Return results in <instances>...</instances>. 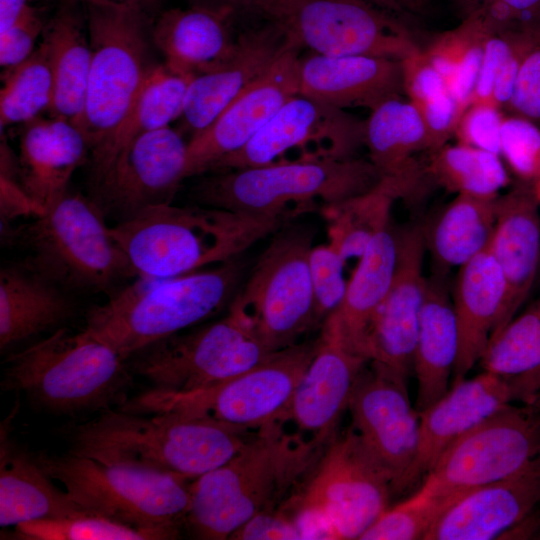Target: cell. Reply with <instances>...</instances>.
Returning a JSON list of instances; mask_svg holds the SVG:
<instances>
[{
  "instance_id": "60",
  "label": "cell",
  "mask_w": 540,
  "mask_h": 540,
  "mask_svg": "<svg viewBox=\"0 0 540 540\" xmlns=\"http://www.w3.org/2000/svg\"><path fill=\"white\" fill-rule=\"evenodd\" d=\"M32 0H0V31L11 24L20 11Z\"/></svg>"
},
{
  "instance_id": "31",
  "label": "cell",
  "mask_w": 540,
  "mask_h": 540,
  "mask_svg": "<svg viewBox=\"0 0 540 540\" xmlns=\"http://www.w3.org/2000/svg\"><path fill=\"white\" fill-rule=\"evenodd\" d=\"M89 513L55 485L32 456L16 447L1 429L0 526Z\"/></svg>"
},
{
  "instance_id": "42",
  "label": "cell",
  "mask_w": 540,
  "mask_h": 540,
  "mask_svg": "<svg viewBox=\"0 0 540 540\" xmlns=\"http://www.w3.org/2000/svg\"><path fill=\"white\" fill-rule=\"evenodd\" d=\"M539 42L538 34L490 29L471 102L490 101L505 111L522 61Z\"/></svg>"
},
{
  "instance_id": "30",
  "label": "cell",
  "mask_w": 540,
  "mask_h": 540,
  "mask_svg": "<svg viewBox=\"0 0 540 540\" xmlns=\"http://www.w3.org/2000/svg\"><path fill=\"white\" fill-rule=\"evenodd\" d=\"M444 276L434 273L427 279L413 360L418 412L448 391L458 356L457 322Z\"/></svg>"
},
{
  "instance_id": "34",
  "label": "cell",
  "mask_w": 540,
  "mask_h": 540,
  "mask_svg": "<svg viewBox=\"0 0 540 540\" xmlns=\"http://www.w3.org/2000/svg\"><path fill=\"white\" fill-rule=\"evenodd\" d=\"M193 77L177 72L165 63L153 68L119 126L104 142L91 150L94 185L133 140L168 127L181 117L186 92Z\"/></svg>"
},
{
  "instance_id": "45",
  "label": "cell",
  "mask_w": 540,
  "mask_h": 540,
  "mask_svg": "<svg viewBox=\"0 0 540 540\" xmlns=\"http://www.w3.org/2000/svg\"><path fill=\"white\" fill-rule=\"evenodd\" d=\"M14 535L25 540L173 539L165 532L136 528L92 513L24 522L15 526Z\"/></svg>"
},
{
  "instance_id": "53",
  "label": "cell",
  "mask_w": 540,
  "mask_h": 540,
  "mask_svg": "<svg viewBox=\"0 0 540 540\" xmlns=\"http://www.w3.org/2000/svg\"><path fill=\"white\" fill-rule=\"evenodd\" d=\"M415 106L427 133L428 151L437 149L454 138L463 108L448 90Z\"/></svg>"
},
{
  "instance_id": "58",
  "label": "cell",
  "mask_w": 540,
  "mask_h": 540,
  "mask_svg": "<svg viewBox=\"0 0 540 540\" xmlns=\"http://www.w3.org/2000/svg\"><path fill=\"white\" fill-rule=\"evenodd\" d=\"M409 22L423 16L429 9L431 0H366Z\"/></svg>"
},
{
  "instance_id": "49",
  "label": "cell",
  "mask_w": 540,
  "mask_h": 540,
  "mask_svg": "<svg viewBox=\"0 0 540 540\" xmlns=\"http://www.w3.org/2000/svg\"><path fill=\"white\" fill-rule=\"evenodd\" d=\"M505 111L490 101L471 102L462 112L456 142L500 156V136Z\"/></svg>"
},
{
  "instance_id": "7",
  "label": "cell",
  "mask_w": 540,
  "mask_h": 540,
  "mask_svg": "<svg viewBox=\"0 0 540 540\" xmlns=\"http://www.w3.org/2000/svg\"><path fill=\"white\" fill-rule=\"evenodd\" d=\"M392 482L351 429L332 439L281 505L302 539H359L389 507Z\"/></svg>"
},
{
  "instance_id": "47",
  "label": "cell",
  "mask_w": 540,
  "mask_h": 540,
  "mask_svg": "<svg viewBox=\"0 0 540 540\" xmlns=\"http://www.w3.org/2000/svg\"><path fill=\"white\" fill-rule=\"evenodd\" d=\"M345 261L330 243L313 246L309 256L317 326L340 306L347 288Z\"/></svg>"
},
{
  "instance_id": "20",
  "label": "cell",
  "mask_w": 540,
  "mask_h": 540,
  "mask_svg": "<svg viewBox=\"0 0 540 540\" xmlns=\"http://www.w3.org/2000/svg\"><path fill=\"white\" fill-rule=\"evenodd\" d=\"M348 409L353 430L389 474L393 492L409 487L419 441L420 415L411 405L407 388L372 370L363 371Z\"/></svg>"
},
{
  "instance_id": "56",
  "label": "cell",
  "mask_w": 540,
  "mask_h": 540,
  "mask_svg": "<svg viewBox=\"0 0 540 540\" xmlns=\"http://www.w3.org/2000/svg\"><path fill=\"white\" fill-rule=\"evenodd\" d=\"M278 0H190L191 4L234 11L238 16L267 17Z\"/></svg>"
},
{
  "instance_id": "39",
  "label": "cell",
  "mask_w": 540,
  "mask_h": 540,
  "mask_svg": "<svg viewBox=\"0 0 540 540\" xmlns=\"http://www.w3.org/2000/svg\"><path fill=\"white\" fill-rule=\"evenodd\" d=\"M426 153L422 164L428 180L456 195L493 198L510 182L497 154L458 142Z\"/></svg>"
},
{
  "instance_id": "36",
  "label": "cell",
  "mask_w": 540,
  "mask_h": 540,
  "mask_svg": "<svg viewBox=\"0 0 540 540\" xmlns=\"http://www.w3.org/2000/svg\"><path fill=\"white\" fill-rule=\"evenodd\" d=\"M80 3L63 0L48 20L42 39L49 48L54 76V97L49 116L79 126L86 98L92 51Z\"/></svg>"
},
{
  "instance_id": "6",
  "label": "cell",
  "mask_w": 540,
  "mask_h": 540,
  "mask_svg": "<svg viewBox=\"0 0 540 540\" xmlns=\"http://www.w3.org/2000/svg\"><path fill=\"white\" fill-rule=\"evenodd\" d=\"M381 179L370 160L304 157L213 172L192 186L190 197L199 205L288 222L366 193Z\"/></svg>"
},
{
  "instance_id": "18",
  "label": "cell",
  "mask_w": 540,
  "mask_h": 540,
  "mask_svg": "<svg viewBox=\"0 0 540 540\" xmlns=\"http://www.w3.org/2000/svg\"><path fill=\"white\" fill-rule=\"evenodd\" d=\"M395 231V273L370 327L367 360L372 371L407 388L427 286L423 273L425 240L419 227Z\"/></svg>"
},
{
  "instance_id": "21",
  "label": "cell",
  "mask_w": 540,
  "mask_h": 540,
  "mask_svg": "<svg viewBox=\"0 0 540 540\" xmlns=\"http://www.w3.org/2000/svg\"><path fill=\"white\" fill-rule=\"evenodd\" d=\"M302 47L295 43L202 132L190 138L186 176L209 172L241 149L293 96L299 94Z\"/></svg>"
},
{
  "instance_id": "27",
  "label": "cell",
  "mask_w": 540,
  "mask_h": 540,
  "mask_svg": "<svg viewBox=\"0 0 540 540\" xmlns=\"http://www.w3.org/2000/svg\"><path fill=\"white\" fill-rule=\"evenodd\" d=\"M89 152L90 141L80 126L60 117H39L25 124L21 135L20 183L45 210L68 191Z\"/></svg>"
},
{
  "instance_id": "14",
  "label": "cell",
  "mask_w": 540,
  "mask_h": 540,
  "mask_svg": "<svg viewBox=\"0 0 540 540\" xmlns=\"http://www.w3.org/2000/svg\"><path fill=\"white\" fill-rule=\"evenodd\" d=\"M267 17L322 55L402 60L421 46L411 22L366 0H278Z\"/></svg>"
},
{
  "instance_id": "35",
  "label": "cell",
  "mask_w": 540,
  "mask_h": 540,
  "mask_svg": "<svg viewBox=\"0 0 540 540\" xmlns=\"http://www.w3.org/2000/svg\"><path fill=\"white\" fill-rule=\"evenodd\" d=\"M73 305L59 286L25 267L0 271V349L60 326Z\"/></svg>"
},
{
  "instance_id": "37",
  "label": "cell",
  "mask_w": 540,
  "mask_h": 540,
  "mask_svg": "<svg viewBox=\"0 0 540 540\" xmlns=\"http://www.w3.org/2000/svg\"><path fill=\"white\" fill-rule=\"evenodd\" d=\"M498 197L457 194L424 233L436 272L461 267L489 247L496 220Z\"/></svg>"
},
{
  "instance_id": "43",
  "label": "cell",
  "mask_w": 540,
  "mask_h": 540,
  "mask_svg": "<svg viewBox=\"0 0 540 540\" xmlns=\"http://www.w3.org/2000/svg\"><path fill=\"white\" fill-rule=\"evenodd\" d=\"M480 362L485 371L507 378L540 366V299L490 339Z\"/></svg>"
},
{
  "instance_id": "38",
  "label": "cell",
  "mask_w": 540,
  "mask_h": 540,
  "mask_svg": "<svg viewBox=\"0 0 540 540\" xmlns=\"http://www.w3.org/2000/svg\"><path fill=\"white\" fill-rule=\"evenodd\" d=\"M401 198L399 185L392 179L382 178L370 191L321 211L328 221L329 243L345 262L359 259L373 237L391 224L393 203Z\"/></svg>"
},
{
  "instance_id": "22",
  "label": "cell",
  "mask_w": 540,
  "mask_h": 540,
  "mask_svg": "<svg viewBox=\"0 0 540 540\" xmlns=\"http://www.w3.org/2000/svg\"><path fill=\"white\" fill-rule=\"evenodd\" d=\"M367 361L345 345L329 316L321 326L316 352L305 370L290 408L298 432L329 444Z\"/></svg>"
},
{
  "instance_id": "44",
  "label": "cell",
  "mask_w": 540,
  "mask_h": 540,
  "mask_svg": "<svg viewBox=\"0 0 540 540\" xmlns=\"http://www.w3.org/2000/svg\"><path fill=\"white\" fill-rule=\"evenodd\" d=\"M460 495L439 494L424 481L414 495L388 507L359 539L424 540L443 511Z\"/></svg>"
},
{
  "instance_id": "41",
  "label": "cell",
  "mask_w": 540,
  "mask_h": 540,
  "mask_svg": "<svg viewBox=\"0 0 540 540\" xmlns=\"http://www.w3.org/2000/svg\"><path fill=\"white\" fill-rule=\"evenodd\" d=\"M0 127L27 124L49 112L54 97V76L49 48L40 45L24 62L2 73Z\"/></svg>"
},
{
  "instance_id": "13",
  "label": "cell",
  "mask_w": 540,
  "mask_h": 540,
  "mask_svg": "<svg viewBox=\"0 0 540 540\" xmlns=\"http://www.w3.org/2000/svg\"><path fill=\"white\" fill-rule=\"evenodd\" d=\"M272 353L252 326L229 309L220 320L139 352L133 370L147 379L152 389L188 392L238 376Z\"/></svg>"
},
{
  "instance_id": "12",
  "label": "cell",
  "mask_w": 540,
  "mask_h": 540,
  "mask_svg": "<svg viewBox=\"0 0 540 540\" xmlns=\"http://www.w3.org/2000/svg\"><path fill=\"white\" fill-rule=\"evenodd\" d=\"M313 236L301 225L276 231L228 306L271 352L296 344L317 326L309 265Z\"/></svg>"
},
{
  "instance_id": "48",
  "label": "cell",
  "mask_w": 540,
  "mask_h": 540,
  "mask_svg": "<svg viewBox=\"0 0 540 540\" xmlns=\"http://www.w3.org/2000/svg\"><path fill=\"white\" fill-rule=\"evenodd\" d=\"M461 19L475 17L491 30L540 35V0H455Z\"/></svg>"
},
{
  "instance_id": "57",
  "label": "cell",
  "mask_w": 540,
  "mask_h": 540,
  "mask_svg": "<svg viewBox=\"0 0 540 540\" xmlns=\"http://www.w3.org/2000/svg\"><path fill=\"white\" fill-rule=\"evenodd\" d=\"M508 379L514 401L540 410V366L529 373Z\"/></svg>"
},
{
  "instance_id": "33",
  "label": "cell",
  "mask_w": 540,
  "mask_h": 540,
  "mask_svg": "<svg viewBox=\"0 0 540 540\" xmlns=\"http://www.w3.org/2000/svg\"><path fill=\"white\" fill-rule=\"evenodd\" d=\"M364 146L382 178H400L416 189L428 180L416 157L429 150L427 133L418 109L407 98L393 97L371 110Z\"/></svg>"
},
{
  "instance_id": "5",
  "label": "cell",
  "mask_w": 540,
  "mask_h": 540,
  "mask_svg": "<svg viewBox=\"0 0 540 540\" xmlns=\"http://www.w3.org/2000/svg\"><path fill=\"white\" fill-rule=\"evenodd\" d=\"M125 360L85 328L58 327L6 360L1 387L60 415L105 411L128 400L133 379Z\"/></svg>"
},
{
  "instance_id": "29",
  "label": "cell",
  "mask_w": 540,
  "mask_h": 540,
  "mask_svg": "<svg viewBox=\"0 0 540 540\" xmlns=\"http://www.w3.org/2000/svg\"><path fill=\"white\" fill-rule=\"evenodd\" d=\"M451 297L459 336L456 381L482 358L505 303V278L489 247L459 267Z\"/></svg>"
},
{
  "instance_id": "26",
  "label": "cell",
  "mask_w": 540,
  "mask_h": 540,
  "mask_svg": "<svg viewBox=\"0 0 540 540\" xmlns=\"http://www.w3.org/2000/svg\"><path fill=\"white\" fill-rule=\"evenodd\" d=\"M299 94L345 109L371 110L404 94L401 60L368 56H329L317 53L301 58Z\"/></svg>"
},
{
  "instance_id": "16",
  "label": "cell",
  "mask_w": 540,
  "mask_h": 540,
  "mask_svg": "<svg viewBox=\"0 0 540 540\" xmlns=\"http://www.w3.org/2000/svg\"><path fill=\"white\" fill-rule=\"evenodd\" d=\"M187 149L182 133L170 126L139 136L94 185V202L117 222L171 204L187 178Z\"/></svg>"
},
{
  "instance_id": "19",
  "label": "cell",
  "mask_w": 540,
  "mask_h": 540,
  "mask_svg": "<svg viewBox=\"0 0 540 540\" xmlns=\"http://www.w3.org/2000/svg\"><path fill=\"white\" fill-rule=\"evenodd\" d=\"M295 43L283 24L271 17L241 30L225 59L192 78L180 117L183 130L191 138L205 130Z\"/></svg>"
},
{
  "instance_id": "32",
  "label": "cell",
  "mask_w": 540,
  "mask_h": 540,
  "mask_svg": "<svg viewBox=\"0 0 540 540\" xmlns=\"http://www.w3.org/2000/svg\"><path fill=\"white\" fill-rule=\"evenodd\" d=\"M398 255L391 224L379 231L358 259L344 298L330 316L347 348L367 362V343L373 319L393 281Z\"/></svg>"
},
{
  "instance_id": "23",
  "label": "cell",
  "mask_w": 540,
  "mask_h": 540,
  "mask_svg": "<svg viewBox=\"0 0 540 540\" xmlns=\"http://www.w3.org/2000/svg\"><path fill=\"white\" fill-rule=\"evenodd\" d=\"M540 504V455L520 471L461 494L424 540L497 539Z\"/></svg>"
},
{
  "instance_id": "2",
  "label": "cell",
  "mask_w": 540,
  "mask_h": 540,
  "mask_svg": "<svg viewBox=\"0 0 540 540\" xmlns=\"http://www.w3.org/2000/svg\"><path fill=\"white\" fill-rule=\"evenodd\" d=\"M203 417L105 410L69 427L72 454L194 480L224 464L255 435Z\"/></svg>"
},
{
  "instance_id": "50",
  "label": "cell",
  "mask_w": 540,
  "mask_h": 540,
  "mask_svg": "<svg viewBox=\"0 0 540 540\" xmlns=\"http://www.w3.org/2000/svg\"><path fill=\"white\" fill-rule=\"evenodd\" d=\"M47 22L43 9L30 3L20 11L9 26L0 31V65L4 71L19 65L31 56Z\"/></svg>"
},
{
  "instance_id": "3",
  "label": "cell",
  "mask_w": 540,
  "mask_h": 540,
  "mask_svg": "<svg viewBox=\"0 0 540 540\" xmlns=\"http://www.w3.org/2000/svg\"><path fill=\"white\" fill-rule=\"evenodd\" d=\"M287 222L204 205L149 208L110 232L137 277L168 278L238 258Z\"/></svg>"
},
{
  "instance_id": "51",
  "label": "cell",
  "mask_w": 540,
  "mask_h": 540,
  "mask_svg": "<svg viewBox=\"0 0 540 540\" xmlns=\"http://www.w3.org/2000/svg\"><path fill=\"white\" fill-rule=\"evenodd\" d=\"M401 64L404 94L414 105H420L448 90L442 75L422 46L403 58Z\"/></svg>"
},
{
  "instance_id": "61",
  "label": "cell",
  "mask_w": 540,
  "mask_h": 540,
  "mask_svg": "<svg viewBox=\"0 0 540 540\" xmlns=\"http://www.w3.org/2000/svg\"><path fill=\"white\" fill-rule=\"evenodd\" d=\"M533 190L540 208V179L533 184Z\"/></svg>"
},
{
  "instance_id": "46",
  "label": "cell",
  "mask_w": 540,
  "mask_h": 540,
  "mask_svg": "<svg viewBox=\"0 0 540 540\" xmlns=\"http://www.w3.org/2000/svg\"><path fill=\"white\" fill-rule=\"evenodd\" d=\"M500 157L521 182L540 179V127L522 116L505 113Z\"/></svg>"
},
{
  "instance_id": "1",
  "label": "cell",
  "mask_w": 540,
  "mask_h": 540,
  "mask_svg": "<svg viewBox=\"0 0 540 540\" xmlns=\"http://www.w3.org/2000/svg\"><path fill=\"white\" fill-rule=\"evenodd\" d=\"M327 445L284 424L258 430L230 460L191 480L184 524L197 538L229 539L257 514L278 509Z\"/></svg>"
},
{
  "instance_id": "10",
  "label": "cell",
  "mask_w": 540,
  "mask_h": 540,
  "mask_svg": "<svg viewBox=\"0 0 540 540\" xmlns=\"http://www.w3.org/2000/svg\"><path fill=\"white\" fill-rule=\"evenodd\" d=\"M35 457L85 511L136 528L165 532L173 539L179 536L190 502L188 480L70 452H41Z\"/></svg>"
},
{
  "instance_id": "15",
  "label": "cell",
  "mask_w": 540,
  "mask_h": 540,
  "mask_svg": "<svg viewBox=\"0 0 540 540\" xmlns=\"http://www.w3.org/2000/svg\"><path fill=\"white\" fill-rule=\"evenodd\" d=\"M540 455V410L512 404L451 443L425 475L442 495L508 477Z\"/></svg>"
},
{
  "instance_id": "9",
  "label": "cell",
  "mask_w": 540,
  "mask_h": 540,
  "mask_svg": "<svg viewBox=\"0 0 540 540\" xmlns=\"http://www.w3.org/2000/svg\"><path fill=\"white\" fill-rule=\"evenodd\" d=\"M317 339L272 353L253 368L211 387L167 392L150 388L119 409L133 413L203 417L247 430L290 420L295 390L313 358Z\"/></svg>"
},
{
  "instance_id": "8",
  "label": "cell",
  "mask_w": 540,
  "mask_h": 540,
  "mask_svg": "<svg viewBox=\"0 0 540 540\" xmlns=\"http://www.w3.org/2000/svg\"><path fill=\"white\" fill-rule=\"evenodd\" d=\"M93 199L67 191L35 221L17 230L23 267L69 290L107 291L136 276Z\"/></svg>"
},
{
  "instance_id": "28",
  "label": "cell",
  "mask_w": 540,
  "mask_h": 540,
  "mask_svg": "<svg viewBox=\"0 0 540 540\" xmlns=\"http://www.w3.org/2000/svg\"><path fill=\"white\" fill-rule=\"evenodd\" d=\"M237 17L230 9L199 4L168 9L153 21L152 42L171 69L196 75L230 54Z\"/></svg>"
},
{
  "instance_id": "11",
  "label": "cell",
  "mask_w": 540,
  "mask_h": 540,
  "mask_svg": "<svg viewBox=\"0 0 540 540\" xmlns=\"http://www.w3.org/2000/svg\"><path fill=\"white\" fill-rule=\"evenodd\" d=\"M82 6L92 60L79 126L93 150L119 126L157 65L151 53L155 18L130 7L94 3Z\"/></svg>"
},
{
  "instance_id": "54",
  "label": "cell",
  "mask_w": 540,
  "mask_h": 540,
  "mask_svg": "<svg viewBox=\"0 0 540 540\" xmlns=\"http://www.w3.org/2000/svg\"><path fill=\"white\" fill-rule=\"evenodd\" d=\"M45 210L25 191L18 176L0 175L1 237L15 240L17 230L11 222L23 217H39Z\"/></svg>"
},
{
  "instance_id": "4",
  "label": "cell",
  "mask_w": 540,
  "mask_h": 540,
  "mask_svg": "<svg viewBox=\"0 0 540 540\" xmlns=\"http://www.w3.org/2000/svg\"><path fill=\"white\" fill-rule=\"evenodd\" d=\"M239 257L212 269L142 278L91 308L86 326L123 360L181 333L229 306L242 281Z\"/></svg>"
},
{
  "instance_id": "40",
  "label": "cell",
  "mask_w": 540,
  "mask_h": 540,
  "mask_svg": "<svg viewBox=\"0 0 540 540\" xmlns=\"http://www.w3.org/2000/svg\"><path fill=\"white\" fill-rule=\"evenodd\" d=\"M489 31L482 20L465 17L459 25L439 33L422 46L463 110L473 96Z\"/></svg>"
},
{
  "instance_id": "52",
  "label": "cell",
  "mask_w": 540,
  "mask_h": 540,
  "mask_svg": "<svg viewBox=\"0 0 540 540\" xmlns=\"http://www.w3.org/2000/svg\"><path fill=\"white\" fill-rule=\"evenodd\" d=\"M505 112L527 118L540 127V42L522 61Z\"/></svg>"
},
{
  "instance_id": "59",
  "label": "cell",
  "mask_w": 540,
  "mask_h": 540,
  "mask_svg": "<svg viewBox=\"0 0 540 540\" xmlns=\"http://www.w3.org/2000/svg\"><path fill=\"white\" fill-rule=\"evenodd\" d=\"M80 4L94 3L111 6H122L139 9L148 15L156 18L160 13V5L162 0H68Z\"/></svg>"
},
{
  "instance_id": "17",
  "label": "cell",
  "mask_w": 540,
  "mask_h": 540,
  "mask_svg": "<svg viewBox=\"0 0 540 540\" xmlns=\"http://www.w3.org/2000/svg\"><path fill=\"white\" fill-rule=\"evenodd\" d=\"M365 121L344 109L297 94L238 151L218 160L209 172L260 167L292 148L318 144L323 157H328L323 143L333 158L356 157L364 145Z\"/></svg>"
},
{
  "instance_id": "24",
  "label": "cell",
  "mask_w": 540,
  "mask_h": 540,
  "mask_svg": "<svg viewBox=\"0 0 540 540\" xmlns=\"http://www.w3.org/2000/svg\"><path fill=\"white\" fill-rule=\"evenodd\" d=\"M453 382L441 398L419 412V441L409 486L428 473L451 443L514 401L509 379L489 371Z\"/></svg>"
},
{
  "instance_id": "25",
  "label": "cell",
  "mask_w": 540,
  "mask_h": 540,
  "mask_svg": "<svg viewBox=\"0 0 540 540\" xmlns=\"http://www.w3.org/2000/svg\"><path fill=\"white\" fill-rule=\"evenodd\" d=\"M489 249L506 283L503 309L491 338L502 330L525 302L540 258V215L533 184L519 181L499 195L497 220Z\"/></svg>"
},
{
  "instance_id": "55",
  "label": "cell",
  "mask_w": 540,
  "mask_h": 540,
  "mask_svg": "<svg viewBox=\"0 0 540 540\" xmlns=\"http://www.w3.org/2000/svg\"><path fill=\"white\" fill-rule=\"evenodd\" d=\"M229 539H302L291 518L280 508L257 514Z\"/></svg>"
}]
</instances>
